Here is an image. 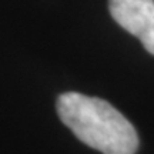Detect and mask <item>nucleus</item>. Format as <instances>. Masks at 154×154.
Returning a JSON list of instances; mask_svg holds the SVG:
<instances>
[{
	"mask_svg": "<svg viewBox=\"0 0 154 154\" xmlns=\"http://www.w3.org/2000/svg\"><path fill=\"white\" fill-rule=\"evenodd\" d=\"M57 114L80 141L103 154H136L137 131L106 100L69 91L57 99Z\"/></svg>",
	"mask_w": 154,
	"mask_h": 154,
	"instance_id": "obj_1",
	"label": "nucleus"
},
{
	"mask_svg": "<svg viewBox=\"0 0 154 154\" xmlns=\"http://www.w3.org/2000/svg\"><path fill=\"white\" fill-rule=\"evenodd\" d=\"M111 17L154 56V0H109Z\"/></svg>",
	"mask_w": 154,
	"mask_h": 154,
	"instance_id": "obj_2",
	"label": "nucleus"
}]
</instances>
